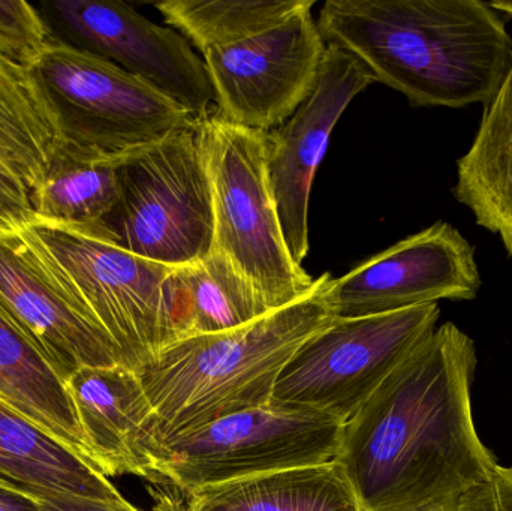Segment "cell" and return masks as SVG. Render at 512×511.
<instances>
[{
	"label": "cell",
	"instance_id": "cell-3",
	"mask_svg": "<svg viewBox=\"0 0 512 511\" xmlns=\"http://www.w3.org/2000/svg\"><path fill=\"white\" fill-rule=\"evenodd\" d=\"M331 279L324 273L291 305L239 329L176 342L141 369L159 444L270 404L289 360L334 321L327 299Z\"/></svg>",
	"mask_w": 512,
	"mask_h": 511
},
{
	"label": "cell",
	"instance_id": "cell-24",
	"mask_svg": "<svg viewBox=\"0 0 512 511\" xmlns=\"http://www.w3.org/2000/svg\"><path fill=\"white\" fill-rule=\"evenodd\" d=\"M54 38L41 11L24 0H0V54L33 68Z\"/></svg>",
	"mask_w": 512,
	"mask_h": 511
},
{
	"label": "cell",
	"instance_id": "cell-11",
	"mask_svg": "<svg viewBox=\"0 0 512 511\" xmlns=\"http://www.w3.org/2000/svg\"><path fill=\"white\" fill-rule=\"evenodd\" d=\"M313 6L310 0L277 26L203 54L218 119L267 134L306 101L327 50Z\"/></svg>",
	"mask_w": 512,
	"mask_h": 511
},
{
	"label": "cell",
	"instance_id": "cell-6",
	"mask_svg": "<svg viewBox=\"0 0 512 511\" xmlns=\"http://www.w3.org/2000/svg\"><path fill=\"white\" fill-rule=\"evenodd\" d=\"M212 183L215 246L276 311L309 293L315 279L286 246L268 179L265 132L230 125L215 114L198 122Z\"/></svg>",
	"mask_w": 512,
	"mask_h": 511
},
{
	"label": "cell",
	"instance_id": "cell-25",
	"mask_svg": "<svg viewBox=\"0 0 512 511\" xmlns=\"http://www.w3.org/2000/svg\"><path fill=\"white\" fill-rule=\"evenodd\" d=\"M14 483L21 491L30 495L39 504L42 511H140L126 500L114 503V501L95 500V498L65 494V492L51 491V489L38 488V486Z\"/></svg>",
	"mask_w": 512,
	"mask_h": 511
},
{
	"label": "cell",
	"instance_id": "cell-22",
	"mask_svg": "<svg viewBox=\"0 0 512 511\" xmlns=\"http://www.w3.org/2000/svg\"><path fill=\"white\" fill-rule=\"evenodd\" d=\"M310 0H167L156 3L170 27L201 53L246 41L285 21Z\"/></svg>",
	"mask_w": 512,
	"mask_h": 511
},
{
	"label": "cell",
	"instance_id": "cell-19",
	"mask_svg": "<svg viewBox=\"0 0 512 511\" xmlns=\"http://www.w3.org/2000/svg\"><path fill=\"white\" fill-rule=\"evenodd\" d=\"M0 398L92 464L65 381L2 308Z\"/></svg>",
	"mask_w": 512,
	"mask_h": 511
},
{
	"label": "cell",
	"instance_id": "cell-21",
	"mask_svg": "<svg viewBox=\"0 0 512 511\" xmlns=\"http://www.w3.org/2000/svg\"><path fill=\"white\" fill-rule=\"evenodd\" d=\"M186 511H361L336 461L209 486L186 497Z\"/></svg>",
	"mask_w": 512,
	"mask_h": 511
},
{
	"label": "cell",
	"instance_id": "cell-26",
	"mask_svg": "<svg viewBox=\"0 0 512 511\" xmlns=\"http://www.w3.org/2000/svg\"><path fill=\"white\" fill-rule=\"evenodd\" d=\"M454 511H512V468L499 465L496 473L466 495Z\"/></svg>",
	"mask_w": 512,
	"mask_h": 511
},
{
	"label": "cell",
	"instance_id": "cell-10",
	"mask_svg": "<svg viewBox=\"0 0 512 511\" xmlns=\"http://www.w3.org/2000/svg\"><path fill=\"white\" fill-rule=\"evenodd\" d=\"M39 8L57 41L141 78L197 122L215 114L206 63L173 27L114 0H47Z\"/></svg>",
	"mask_w": 512,
	"mask_h": 511
},
{
	"label": "cell",
	"instance_id": "cell-16",
	"mask_svg": "<svg viewBox=\"0 0 512 511\" xmlns=\"http://www.w3.org/2000/svg\"><path fill=\"white\" fill-rule=\"evenodd\" d=\"M59 147L56 119L32 69L0 54V234L36 221Z\"/></svg>",
	"mask_w": 512,
	"mask_h": 511
},
{
	"label": "cell",
	"instance_id": "cell-7",
	"mask_svg": "<svg viewBox=\"0 0 512 511\" xmlns=\"http://www.w3.org/2000/svg\"><path fill=\"white\" fill-rule=\"evenodd\" d=\"M51 275L107 333L128 368L140 372L173 344L165 284L173 267L62 225L20 231Z\"/></svg>",
	"mask_w": 512,
	"mask_h": 511
},
{
	"label": "cell",
	"instance_id": "cell-1",
	"mask_svg": "<svg viewBox=\"0 0 512 511\" xmlns=\"http://www.w3.org/2000/svg\"><path fill=\"white\" fill-rule=\"evenodd\" d=\"M477 348L435 330L343 423L334 461L361 511H454L498 470L472 413Z\"/></svg>",
	"mask_w": 512,
	"mask_h": 511
},
{
	"label": "cell",
	"instance_id": "cell-4",
	"mask_svg": "<svg viewBox=\"0 0 512 511\" xmlns=\"http://www.w3.org/2000/svg\"><path fill=\"white\" fill-rule=\"evenodd\" d=\"M117 179L113 210L96 227L77 231L168 267L212 252L215 209L198 122L120 161Z\"/></svg>",
	"mask_w": 512,
	"mask_h": 511
},
{
	"label": "cell",
	"instance_id": "cell-18",
	"mask_svg": "<svg viewBox=\"0 0 512 511\" xmlns=\"http://www.w3.org/2000/svg\"><path fill=\"white\" fill-rule=\"evenodd\" d=\"M453 194L512 258V66L486 105L471 149L457 162Z\"/></svg>",
	"mask_w": 512,
	"mask_h": 511
},
{
	"label": "cell",
	"instance_id": "cell-9",
	"mask_svg": "<svg viewBox=\"0 0 512 511\" xmlns=\"http://www.w3.org/2000/svg\"><path fill=\"white\" fill-rule=\"evenodd\" d=\"M343 423L267 404L164 441L153 485L183 497L209 486L334 461Z\"/></svg>",
	"mask_w": 512,
	"mask_h": 511
},
{
	"label": "cell",
	"instance_id": "cell-13",
	"mask_svg": "<svg viewBox=\"0 0 512 511\" xmlns=\"http://www.w3.org/2000/svg\"><path fill=\"white\" fill-rule=\"evenodd\" d=\"M372 83L375 77L357 57L327 44L315 89L283 125L265 134V161L280 227L300 266L309 254V204L316 170L343 111Z\"/></svg>",
	"mask_w": 512,
	"mask_h": 511
},
{
	"label": "cell",
	"instance_id": "cell-20",
	"mask_svg": "<svg viewBox=\"0 0 512 511\" xmlns=\"http://www.w3.org/2000/svg\"><path fill=\"white\" fill-rule=\"evenodd\" d=\"M0 476L95 500L125 498L87 459L0 398Z\"/></svg>",
	"mask_w": 512,
	"mask_h": 511
},
{
	"label": "cell",
	"instance_id": "cell-5",
	"mask_svg": "<svg viewBox=\"0 0 512 511\" xmlns=\"http://www.w3.org/2000/svg\"><path fill=\"white\" fill-rule=\"evenodd\" d=\"M30 69L56 119L60 155L77 161L119 164L197 123L146 81L65 42Z\"/></svg>",
	"mask_w": 512,
	"mask_h": 511
},
{
	"label": "cell",
	"instance_id": "cell-2",
	"mask_svg": "<svg viewBox=\"0 0 512 511\" xmlns=\"http://www.w3.org/2000/svg\"><path fill=\"white\" fill-rule=\"evenodd\" d=\"M316 24L412 107H486L512 66L505 21L483 0H328Z\"/></svg>",
	"mask_w": 512,
	"mask_h": 511
},
{
	"label": "cell",
	"instance_id": "cell-12",
	"mask_svg": "<svg viewBox=\"0 0 512 511\" xmlns=\"http://www.w3.org/2000/svg\"><path fill=\"white\" fill-rule=\"evenodd\" d=\"M480 288L474 246L439 221L331 279L327 299L334 320H355L439 300H474Z\"/></svg>",
	"mask_w": 512,
	"mask_h": 511
},
{
	"label": "cell",
	"instance_id": "cell-23",
	"mask_svg": "<svg viewBox=\"0 0 512 511\" xmlns=\"http://www.w3.org/2000/svg\"><path fill=\"white\" fill-rule=\"evenodd\" d=\"M117 197V164L77 161L57 153L39 197L36 221L89 230L113 210Z\"/></svg>",
	"mask_w": 512,
	"mask_h": 511
},
{
	"label": "cell",
	"instance_id": "cell-15",
	"mask_svg": "<svg viewBox=\"0 0 512 511\" xmlns=\"http://www.w3.org/2000/svg\"><path fill=\"white\" fill-rule=\"evenodd\" d=\"M65 384L92 464L105 477L131 474L155 483L161 444L138 372L125 365L81 368Z\"/></svg>",
	"mask_w": 512,
	"mask_h": 511
},
{
	"label": "cell",
	"instance_id": "cell-17",
	"mask_svg": "<svg viewBox=\"0 0 512 511\" xmlns=\"http://www.w3.org/2000/svg\"><path fill=\"white\" fill-rule=\"evenodd\" d=\"M165 311L176 344L239 329L271 309L233 261L213 248L194 263L173 267L165 284Z\"/></svg>",
	"mask_w": 512,
	"mask_h": 511
},
{
	"label": "cell",
	"instance_id": "cell-8",
	"mask_svg": "<svg viewBox=\"0 0 512 511\" xmlns=\"http://www.w3.org/2000/svg\"><path fill=\"white\" fill-rule=\"evenodd\" d=\"M438 303L334 320L310 338L277 378L270 404L346 423L435 332Z\"/></svg>",
	"mask_w": 512,
	"mask_h": 511
},
{
	"label": "cell",
	"instance_id": "cell-28",
	"mask_svg": "<svg viewBox=\"0 0 512 511\" xmlns=\"http://www.w3.org/2000/svg\"><path fill=\"white\" fill-rule=\"evenodd\" d=\"M490 6H492L495 11H498L501 15H507V17L512 18V2H505V0H501V2H489Z\"/></svg>",
	"mask_w": 512,
	"mask_h": 511
},
{
	"label": "cell",
	"instance_id": "cell-14",
	"mask_svg": "<svg viewBox=\"0 0 512 511\" xmlns=\"http://www.w3.org/2000/svg\"><path fill=\"white\" fill-rule=\"evenodd\" d=\"M0 308L63 381L81 368L125 365L107 333L54 279L20 231L0 234Z\"/></svg>",
	"mask_w": 512,
	"mask_h": 511
},
{
	"label": "cell",
	"instance_id": "cell-27",
	"mask_svg": "<svg viewBox=\"0 0 512 511\" xmlns=\"http://www.w3.org/2000/svg\"><path fill=\"white\" fill-rule=\"evenodd\" d=\"M0 511H42L39 504L14 482L0 476Z\"/></svg>",
	"mask_w": 512,
	"mask_h": 511
}]
</instances>
